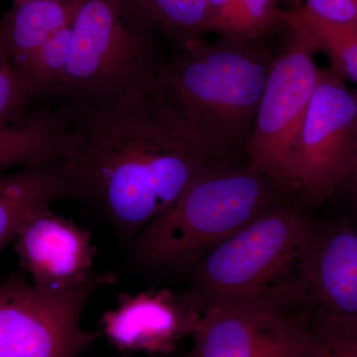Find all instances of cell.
<instances>
[{
  "mask_svg": "<svg viewBox=\"0 0 357 357\" xmlns=\"http://www.w3.org/2000/svg\"><path fill=\"white\" fill-rule=\"evenodd\" d=\"M67 161L69 199L130 248L192 180L225 159L206 146L153 89L79 115Z\"/></svg>",
  "mask_w": 357,
  "mask_h": 357,
  "instance_id": "1",
  "label": "cell"
},
{
  "mask_svg": "<svg viewBox=\"0 0 357 357\" xmlns=\"http://www.w3.org/2000/svg\"><path fill=\"white\" fill-rule=\"evenodd\" d=\"M317 234L304 211L279 202L204 257L184 291L202 312L294 311L304 303Z\"/></svg>",
  "mask_w": 357,
  "mask_h": 357,
  "instance_id": "2",
  "label": "cell"
},
{
  "mask_svg": "<svg viewBox=\"0 0 357 357\" xmlns=\"http://www.w3.org/2000/svg\"><path fill=\"white\" fill-rule=\"evenodd\" d=\"M273 58L259 41L195 39L162 63L159 91L220 158L245 155Z\"/></svg>",
  "mask_w": 357,
  "mask_h": 357,
  "instance_id": "3",
  "label": "cell"
},
{
  "mask_svg": "<svg viewBox=\"0 0 357 357\" xmlns=\"http://www.w3.org/2000/svg\"><path fill=\"white\" fill-rule=\"evenodd\" d=\"M255 167L225 160L192 181L128 249L131 264L154 275H189L211 251L280 202Z\"/></svg>",
  "mask_w": 357,
  "mask_h": 357,
  "instance_id": "4",
  "label": "cell"
},
{
  "mask_svg": "<svg viewBox=\"0 0 357 357\" xmlns=\"http://www.w3.org/2000/svg\"><path fill=\"white\" fill-rule=\"evenodd\" d=\"M163 34L136 0H79L64 77L54 105L77 117L157 88Z\"/></svg>",
  "mask_w": 357,
  "mask_h": 357,
  "instance_id": "5",
  "label": "cell"
},
{
  "mask_svg": "<svg viewBox=\"0 0 357 357\" xmlns=\"http://www.w3.org/2000/svg\"><path fill=\"white\" fill-rule=\"evenodd\" d=\"M288 28L290 38L272 61L245 153L248 163L282 194L293 192L294 146L321 70L314 64L317 49L307 33Z\"/></svg>",
  "mask_w": 357,
  "mask_h": 357,
  "instance_id": "6",
  "label": "cell"
},
{
  "mask_svg": "<svg viewBox=\"0 0 357 357\" xmlns=\"http://www.w3.org/2000/svg\"><path fill=\"white\" fill-rule=\"evenodd\" d=\"M114 280L98 273L83 287L54 293L22 277L0 281V357H79L100 333L82 326L84 307Z\"/></svg>",
  "mask_w": 357,
  "mask_h": 357,
  "instance_id": "7",
  "label": "cell"
},
{
  "mask_svg": "<svg viewBox=\"0 0 357 357\" xmlns=\"http://www.w3.org/2000/svg\"><path fill=\"white\" fill-rule=\"evenodd\" d=\"M357 93L333 70H319L292 160L293 192L324 203L351 177L356 160Z\"/></svg>",
  "mask_w": 357,
  "mask_h": 357,
  "instance_id": "8",
  "label": "cell"
},
{
  "mask_svg": "<svg viewBox=\"0 0 357 357\" xmlns=\"http://www.w3.org/2000/svg\"><path fill=\"white\" fill-rule=\"evenodd\" d=\"M305 311L215 306L202 312L182 357H304Z\"/></svg>",
  "mask_w": 357,
  "mask_h": 357,
  "instance_id": "9",
  "label": "cell"
},
{
  "mask_svg": "<svg viewBox=\"0 0 357 357\" xmlns=\"http://www.w3.org/2000/svg\"><path fill=\"white\" fill-rule=\"evenodd\" d=\"M21 267L33 285L65 293L86 285L96 275V246L88 229L43 206L22 225L15 239Z\"/></svg>",
  "mask_w": 357,
  "mask_h": 357,
  "instance_id": "10",
  "label": "cell"
},
{
  "mask_svg": "<svg viewBox=\"0 0 357 357\" xmlns=\"http://www.w3.org/2000/svg\"><path fill=\"white\" fill-rule=\"evenodd\" d=\"M201 314L184 290L149 289L119 295L117 306L102 314L100 328L121 354L163 356L191 337Z\"/></svg>",
  "mask_w": 357,
  "mask_h": 357,
  "instance_id": "11",
  "label": "cell"
},
{
  "mask_svg": "<svg viewBox=\"0 0 357 357\" xmlns=\"http://www.w3.org/2000/svg\"><path fill=\"white\" fill-rule=\"evenodd\" d=\"M304 310L310 318L357 319V225L318 230Z\"/></svg>",
  "mask_w": 357,
  "mask_h": 357,
  "instance_id": "12",
  "label": "cell"
},
{
  "mask_svg": "<svg viewBox=\"0 0 357 357\" xmlns=\"http://www.w3.org/2000/svg\"><path fill=\"white\" fill-rule=\"evenodd\" d=\"M74 112L56 105H36L20 123L0 128V171L67 160L77 143Z\"/></svg>",
  "mask_w": 357,
  "mask_h": 357,
  "instance_id": "13",
  "label": "cell"
},
{
  "mask_svg": "<svg viewBox=\"0 0 357 357\" xmlns=\"http://www.w3.org/2000/svg\"><path fill=\"white\" fill-rule=\"evenodd\" d=\"M62 199H69L66 160L0 175V253L35 211Z\"/></svg>",
  "mask_w": 357,
  "mask_h": 357,
  "instance_id": "14",
  "label": "cell"
},
{
  "mask_svg": "<svg viewBox=\"0 0 357 357\" xmlns=\"http://www.w3.org/2000/svg\"><path fill=\"white\" fill-rule=\"evenodd\" d=\"M79 0H21L0 17V47L14 68L69 25Z\"/></svg>",
  "mask_w": 357,
  "mask_h": 357,
  "instance_id": "15",
  "label": "cell"
},
{
  "mask_svg": "<svg viewBox=\"0 0 357 357\" xmlns=\"http://www.w3.org/2000/svg\"><path fill=\"white\" fill-rule=\"evenodd\" d=\"M278 0H210L206 33L220 39L259 41L283 24Z\"/></svg>",
  "mask_w": 357,
  "mask_h": 357,
  "instance_id": "16",
  "label": "cell"
},
{
  "mask_svg": "<svg viewBox=\"0 0 357 357\" xmlns=\"http://www.w3.org/2000/svg\"><path fill=\"white\" fill-rule=\"evenodd\" d=\"M282 21L287 27L307 33L317 51L328 56L333 72L357 84V26L321 20L302 6L283 9Z\"/></svg>",
  "mask_w": 357,
  "mask_h": 357,
  "instance_id": "17",
  "label": "cell"
},
{
  "mask_svg": "<svg viewBox=\"0 0 357 357\" xmlns=\"http://www.w3.org/2000/svg\"><path fill=\"white\" fill-rule=\"evenodd\" d=\"M72 23L54 34L15 67L36 105H54L57 98L67 64Z\"/></svg>",
  "mask_w": 357,
  "mask_h": 357,
  "instance_id": "18",
  "label": "cell"
},
{
  "mask_svg": "<svg viewBox=\"0 0 357 357\" xmlns=\"http://www.w3.org/2000/svg\"><path fill=\"white\" fill-rule=\"evenodd\" d=\"M177 46L206 34L210 0H136Z\"/></svg>",
  "mask_w": 357,
  "mask_h": 357,
  "instance_id": "19",
  "label": "cell"
},
{
  "mask_svg": "<svg viewBox=\"0 0 357 357\" xmlns=\"http://www.w3.org/2000/svg\"><path fill=\"white\" fill-rule=\"evenodd\" d=\"M307 319L304 357H357V319Z\"/></svg>",
  "mask_w": 357,
  "mask_h": 357,
  "instance_id": "20",
  "label": "cell"
},
{
  "mask_svg": "<svg viewBox=\"0 0 357 357\" xmlns=\"http://www.w3.org/2000/svg\"><path fill=\"white\" fill-rule=\"evenodd\" d=\"M35 107L10 59L0 47V128L20 123Z\"/></svg>",
  "mask_w": 357,
  "mask_h": 357,
  "instance_id": "21",
  "label": "cell"
},
{
  "mask_svg": "<svg viewBox=\"0 0 357 357\" xmlns=\"http://www.w3.org/2000/svg\"><path fill=\"white\" fill-rule=\"evenodd\" d=\"M302 6L321 20L357 26V0H304Z\"/></svg>",
  "mask_w": 357,
  "mask_h": 357,
  "instance_id": "22",
  "label": "cell"
},
{
  "mask_svg": "<svg viewBox=\"0 0 357 357\" xmlns=\"http://www.w3.org/2000/svg\"><path fill=\"white\" fill-rule=\"evenodd\" d=\"M347 182L351 185V190L354 198L357 199V137H356V160H354V166L352 169L351 177H349Z\"/></svg>",
  "mask_w": 357,
  "mask_h": 357,
  "instance_id": "23",
  "label": "cell"
},
{
  "mask_svg": "<svg viewBox=\"0 0 357 357\" xmlns=\"http://www.w3.org/2000/svg\"><path fill=\"white\" fill-rule=\"evenodd\" d=\"M287 1L291 2V3L294 4L293 7H297L302 6L303 1H304V0H287Z\"/></svg>",
  "mask_w": 357,
  "mask_h": 357,
  "instance_id": "24",
  "label": "cell"
},
{
  "mask_svg": "<svg viewBox=\"0 0 357 357\" xmlns=\"http://www.w3.org/2000/svg\"><path fill=\"white\" fill-rule=\"evenodd\" d=\"M121 357H132V356H129V354H121Z\"/></svg>",
  "mask_w": 357,
  "mask_h": 357,
  "instance_id": "25",
  "label": "cell"
},
{
  "mask_svg": "<svg viewBox=\"0 0 357 357\" xmlns=\"http://www.w3.org/2000/svg\"><path fill=\"white\" fill-rule=\"evenodd\" d=\"M13 1H21V0H13Z\"/></svg>",
  "mask_w": 357,
  "mask_h": 357,
  "instance_id": "26",
  "label": "cell"
}]
</instances>
